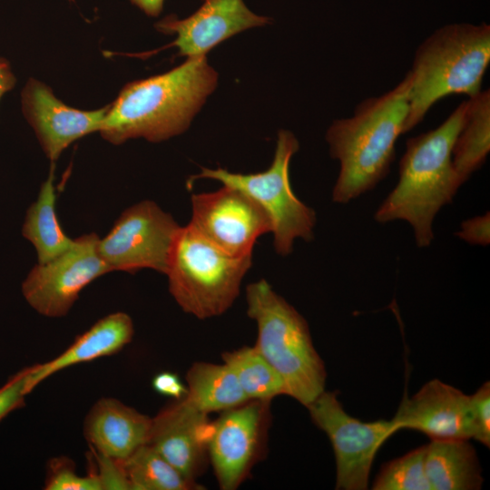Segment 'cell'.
Returning <instances> with one entry per match:
<instances>
[{
    "instance_id": "obj_25",
    "label": "cell",
    "mask_w": 490,
    "mask_h": 490,
    "mask_svg": "<svg viewBox=\"0 0 490 490\" xmlns=\"http://www.w3.org/2000/svg\"><path fill=\"white\" fill-rule=\"evenodd\" d=\"M426 445L385 464L374 490H431L425 468Z\"/></svg>"
},
{
    "instance_id": "obj_1",
    "label": "cell",
    "mask_w": 490,
    "mask_h": 490,
    "mask_svg": "<svg viewBox=\"0 0 490 490\" xmlns=\"http://www.w3.org/2000/svg\"><path fill=\"white\" fill-rule=\"evenodd\" d=\"M217 83L206 56L187 58L164 74L129 83L109 104L99 132L113 144L134 138L160 142L179 135Z\"/></svg>"
},
{
    "instance_id": "obj_16",
    "label": "cell",
    "mask_w": 490,
    "mask_h": 490,
    "mask_svg": "<svg viewBox=\"0 0 490 490\" xmlns=\"http://www.w3.org/2000/svg\"><path fill=\"white\" fill-rule=\"evenodd\" d=\"M392 419L400 429L416 430L430 439H470L473 435L470 396L439 379L404 399Z\"/></svg>"
},
{
    "instance_id": "obj_27",
    "label": "cell",
    "mask_w": 490,
    "mask_h": 490,
    "mask_svg": "<svg viewBox=\"0 0 490 490\" xmlns=\"http://www.w3.org/2000/svg\"><path fill=\"white\" fill-rule=\"evenodd\" d=\"M472 413V438L485 446H490V383L485 382L470 395Z\"/></svg>"
},
{
    "instance_id": "obj_4",
    "label": "cell",
    "mask_w": 490,
    "mask_h": 490,
    "mask_svg": "<svg viewBox=\"0 0 490 490\" xmlns=\"http://www.w3.org/2000/svg\"><path fill=\"white\" fill-rule=\"evenodd\" d=\"M489 63V24H452L432 33L416 48L409 70L412 83L404 133L421 122L442 98L478 94Z\"/></svg>"
},
{
    "instance_id": "obj_12",
    "label": "cell",
    "mask_w": 490,
    "mask_h": 490,
    "mask_svg": "<svg viewBox=\"0 0 490 490\" xmlns=\"http://www.w3.org/2000/svg\"><path fill=\"white\" fill-rule=\"evenodd\" d=\"M270 401L249 400L211 422L208 457L222 490L237 489L260 457Z\"/></svg>"
},
{
    "instance_id": "obj_17",
    "label": "cell",
    "mask_w": 490,
    "mask_h": 490,
    "mask_svg": "<svg viewBox=\"0 0 490 490\" xmlns=\"http://www.w3.org/2000/svg\"><path fill=\"white\" fill-rule=\"evenodd\" d=\"M152 417L113 398L96 401L85 416L83 435L92 449L117 460L148 444Z\"/></svg>"
},
{
    "instance_id": "obj_26",
    "label": "cell",
    "mask_w": 490,
    "mask_h": 490,
    "mask_svg": "<svg viewBox=\"0 0 490 490\" xmlns=\"http://www.w3.org/2000/svg\"><path fill=\"white\" fill-rule=\"evenodd\" d=\"M46 490H103L97 475L92 472L83 476L75 472L74 464L65 457L54 458L49 465Z\"/></svg>"
},
{
    "instance_id": "obj_11",
    "label": "cell",
    "mask_w": 490,
    "mask_h": 490,
    "mask_svg": "<svg viewBox=\"0 0 490 490\" xmlns=\"http://www.w3.org/2000/svg\"><path fill=\"white\" fill-rule=\"evenodd\" d=\"M190 223L209 241L234 257L252 255L257 239L271 232L266 212L250 196L223 185L192 194Z\"/></svg>"
},
{
    "instance_id": "obj_18",
    "label": "cell",
    "mask_w": 490,
    "mask_h": 490,
    "mask_svg": "<svg viewBox=\"0 0 490 490\" xmlns=\"http://www.w3.org/2000/svg\"><path fill=\"white\" fill-rule=\"evenodd\" d=\"M133 334V323L128 314L118 311L103 317L79 335L60 355L27 368L29 393L61 370L119 352L132 341Z\"/></svg>"
},
{
    "instance_id": "obj_9",
    "label": "cell",
    "mask_w": 490,
    "mask_h": 490,
    "mask_svg": "<svg viewBox=\"0 0 490 490\" xmlns=\"http://www.w3.org/2000/svg\"><path fill=\"white\" fill-rule=\"evenodd\" d=\"M181 227L157 203L142 201L126 209L99 239L98 251L111 271L151 269L166 275Z\"/></svg>"
},
{
    "instance_id": "obj_31",
    "label": "cell",
    "mask_w": 490,
    "mask_h": 490,
    "mask_svg": "<svg viewBox=\"0 0 490 490\" xmlns=\"http://www.w3.org/2000/svg\"><path fill=\"white\" fill-rule=\"evenodd\" d=\"M152 385L157 393L175 400L183 398L187 394V387L176 374L172 372L163 371L157 374L152 378Z\"/></svg>"
},
{
    "instance_id": "obj_6",
    "label": "cell",
    "mask_w": 490,
    "mask_h": 490,
    "mask_svg": "<svg viewBox=\"0 0 490 490\" xmlns=\"http://www.w3.org/2000/svg\"><path fill=\"white\" fill-rule=\"evenodd\" d=\"M251 265L252 255H229L189 223L181 227L173 245L169 291L184 312L200 319L217 317L231 307Z\"/></svg>"
},
{
    "instance_id": "obj_8",
    "label": "cell",
    "mask_w": 490,
    "mask_h": 490,
    "mask_svg": "<svg viewBox=\"0 0 490 490\" xmlns=\"http://www.w3.org/2000/svg\"><path fill=\"white\" fill-rule=\"evenodd\" d=\"M307 408L333 447L336 489H368L375 456L387 439L400 430L397 424L393 419L363 422L351 416L334 391L324 390Z\"/></svg>"
},
{
    "instance_id": "obj_32",
    "label": "cell",
    "mask_w": 490,
    "mask_h": 490,
    "mask_svg": "<svg viewBox=\"0 0 490 490\" xmlns=\"http://www.w3.org/2000/svg\"><path fill=\"white\" fill-rule=\"evenodd\" d=\"M15 84V77L12 73L9 63L0 57V100L8 91L12 90Z\"/></svg>"
},
{
    "instance_id": "obj_7",
    "label": "cell",
    "mask_w": 490,
    "mask_h": 490,
    "mask_svg": "<svg viewBox=\"0 0 490 490\" xmlns=\"http://www.w3.org/2000/svg\"><path fill=\"white\" fill-rule=\"evenodd\" d=\"M299 149L296 136L290 131L279 130L273 161L266 171L244 174L201 167L199 173L189 178L187 187L198 180L211 179L246 193L268 215L276 253L288 256L297 239L313 240L317 222L315 211L297 197L290 183L289 164Z\"/></svg>"
},
{
    "instance_id": "obj_5",
    "label": "cell",
    "mask_w": 490,
    "mask_h": 490,
    "mask_svg": "<svg viewBox=\"0 0 490 490\" xmlns=\"http://www.w3.org/2000/svg\"><path fill=\"white\" fill-rule=\"evenodd\" d=\"M246 301L257 324L254 347L280 376L285 395L307 407L325 390L327 372L306 319L263 279L247 286Z\"/></svg>"
},
{
    "instance_id": "obj_20",
    "label": "cell",
    "mask_w": 490,
    "mask_h": 490,
    "mask_svg": "<svg viewBox=\"0 0 490 490\" xmlns=\"http://www.w3.org/2000/svg\"><path fill=\"white\" fill-rule=\"evenodd\" d=\"M490 152V91L466 100L463 125L452 150V162L465 183L485 162Z\"/></svg>"
},
{
    "instance_id": "obj_21",
    "label": "cell",
    "mask_w": 490,
    "mask_h": 490,
    "mask_svg": "<svg viewBox=\"0 0 490 490\" xmlns=\"http://www.w3.org/2000/svg\"><path fill=\"white\" fill-rule=\"evenodd\" d=\"M186 381L184 398L208 415L249 401L235 374L225 363L195 362L187 371Z\"/></svg>"
},
{
    "instance_id": "obj_10",
    "label": "cell",
    "mask_w": 490,
    "mask_h": 490,
    "mask_svg": "<svg viewBox=\"0 0 490 490\" xmlns=\"http://www.w3.org/2000/svg\"><path fill=\"white\" fill-rule=\"evenodd\" d=\"M99 239L94 232L82 235L61 255L35 265L22 284L27 303L44 317L65 316L87 285L111 272L99 254Z\"/></svg>"
},
{
    "instance_id": "obj_14",
    "label": "cell",
    "mask_w": 490,
    "mask_h": 490,
    "mask_svg": "<svg viewBox=\"0 0 490 490\" xmlns=\"http://www.w3.org/2000/svg\"><path fill=\"white\" fill-rule=\"evenodd\" d=\"M23 112L46 157L54 162L74 142L100 132L109 105L93 111L70 107L51 88L30 79L22 93Z\"/></svg>"
},
{
    "instance_id": "obj_30",
    "label": "cell",
    "mask_w": 490,
    "mask_h": 490,
    "mask_svg": "<svg viewBox=\"0 0 490 490\" xmlns=\"http://www.w3.org/2000/svg\"><path fill=\"white\" fill-rule=\"evenodd\" d=\"M458 239L471 244L487 246L490 243V214L466 219L456 232Z\"/></svg>"
},
{
    "instance_id": "obj_2",
    "label": "cell",
    "mask_w": 490,
    "mask_h": 490,
    "mask_svg": "<svg viewBox=\"0 0 490 490\" xmlns=\"http://www.w3.org/2000/svg\"><path fill=\"white\" fill-rule=\"evenodd\" d=\"M411 83L408 71L388 92L363 100L352 116L336 119L328 128L325 137L329 154L339 163L333 202H350L388 174L396 142L404 134Z\"/></svg>"
},
{
    "instance_id": "obj_29",
    "label": "cell",
    "mask_w": 490,
    "mask_h": 490,
    "mask_svg": "<svg viewBox=\"0 0 490 490\" xmlns=\"http://www.w3.org/2000/svg\"><path fill=\"white\" fill-rule=\"evenodd\" d=\"M97 462V472H93L102 485V489H128L130 484L124 473L121 460L103 456L93 450Z\"/></svg>"
},
{
    "instance_id": "obj_23",
    "label": "cell",
    "mask_w": 490,
    "mask_h": 490,
    "mask_svg": "<svg viewBox=\"0 0 490 490\" xmlns=\"http://www.w3.org/2000/svg\"><path fill=\"white\" fill-rule=\"evenodd\" d=\"M131 490H199L202 485L185 478L150 444L121 460Z\"/></svg>"
},
{
    "instance_id": "obj_24",
    "label": "cell",
    "mask_w": 490,
    "mask_h": 490,
    "mask_svg": "<svg viewBox=\"0 0 490 490\" xmlns=\"http://www.w3.org/2000/svg\"><path fill=\"white\" fill-rule=\"evenodd\" d=\"M221 358L235 374L249 400L270 401L279 395H285L280 376L255 347L226 351Z\"/></svg>"
},
{
    "instance_id": "obj_19",
    "label": "cell",
    "mask_w": 490,
    "mask_h": 490,
    "mask_svg": "<svg viewBox=\"0 0 490 490\" xmlns=\"http://www.w3.org/2000/svg\"><path fill=\"white\" fill-rule=\"evenodd\" d=\"M469 439H431L426 445L425 468L431 490H476L482 469Z\"/></svg>"
},
{
    "instance_id": "obj_3",
    "label": "cell",
    "mask_w": 490,
    "mask_h": 490,
    "mask_svg": "<svg viewBox=\"0 0 490 490\" xmlns=\"http://www.w3.org/2000/svg\"><path fill=\"white\" fill-rule=\"evenodd\" d=\"M466 112V100L439 126L406 142L398 181L374 213L378 223L407 221L418 248L431 245L436 216L464 184L453 165L452 150Z\"/></svg>"
},
{
    "instance_id": "obj_22",
    "label": "cell",
    "mask_w": 490,
    "mask_h": 490,
    "mask_svg": "<svg viewBox=\"0 0 490 490\" xmlns=\"http://www.w3.org/2000/svg\"><path fill=\"white\" fill-rule=\"evenodd\" d=\"M52 162L36 201L28 208L22 229L24 237L35 248L38 263H45L66 251L74 242L62 229L56 214V193Z\"/></svg>"
},
{
    "instance_id": "obj_13",
    "label": "cell",
    "mask_w": 490,
    "mask_h": 490,
    "mask_svg": "<svg viewBox=\"0 0 490 490\" xmlns=\"http://www.w3.org/2000/svg\"><path fill=\"white\" fill-rule=\"evenodd\" d=\"M270 23L269 17L251 12L242 0H203L191 15L178 19L168 15L155 24L156 29L176 38L166 47H176L179 56H206L230 37Z\"/></svg>"
},
{
    "instance_id": "obj_33",
    "label": "cell",
    "mask_w": 490,
    "mask_h": 490,
    "mask_svg": "<svg viewBox=\"0 0 490 490\" xmlns=\"http://www.w3.org/2000/svg\"><path fill=\"white\" fill-rule=\"evenodd\" d=\"M142 12L150 16H158L163 8L164 0H131Z\"/></svg>"
},
{
    "instance_id": "obj_15",
    "label": "cell",
    "mask_w": 490,
    "mask_h": 490,
    "mask_svg": "<svg viewBox=\"0 0 490 490\" xmlns=\"http://www.w3.org/2000/svg\"><path fill=\"white\" fill-rule=\"evenodd\" d=\"M211 426L208 414L183 397L152 418L148 444L185 478L195 482L208 457Z\"/></svg>"
},
{
    "instance_id": "obj_28",
    "label": "cell",
    "mask_w": 490,
    "mask_h": 490,
    "mask_svg": "<svg viewBox=\"0 0 490 490\" xmlns=\"http://www.w3.org/2000/svg\"><path fill=\"white\" fill-rule=\"evenodd\" d=\"M27 373V368L22 369L0 387V421L24 405L25 397L29 394Z\"/></svg>"
}]
</instances>
